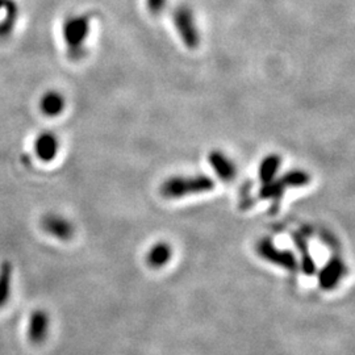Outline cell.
I'll use <instances>...</instances> for the list:
<instances>
[{
  "label": "cell",
  "instance_id": "cell-14",
  "mask_svg": "<svg viewBox=\"0 0 355 355\" xmlns=\"http://www.w3.org/2000/svg\"><path fill=\"white\" fill-rule=\"evenodd\" d=\"M282 165V158L278 154H268L262 161L258 168V177L261 179L262 183L271 182L275 179L278 170Z\"/></svg>",
  "mask_w": 355,
  "mask_h": 355
},
{
  "label": "cell",
  "instance_id": "cell-7",
  "mask_svg": "<svg viewBox=\"0 0 355 355\" xmlns=\"http://www.w3.org/2000/svg\"><path fill=\"white\" fill-rule=\"evenodd\" d=\"M41 229L53 239L60 241H69L74 236L73 224L57 214H48L41 218Z\"/></svg>",
  "mask_w": 355,
  "mask_h": 355
},
{
  "label": "cell",
  "instance_id": "cell-8",
  "mask_svg": "<svg viewBox=\"0 0 355 355\" xmlns=\"http://www.w3.org/2000/svg\"><path fill=\"white\" fill-rule=\"evenodd\" d=\"M346 274V265L340 257H331L318 272V284L324 291H330L338 286Z\"/></svg>",
  "mask_w": 355,
  "mask_h": 355
},
{
  "label": "cell",
  "instance_id": "cell-6",
  "mask_svg": "<svg viewBox=\"0 0 355 355\" xmlns=\"http://www.w3.org/2000/svg\"><path fill=\"white\" fill-rule=\"evenodd\" d=\"M33 153L42 164H51L60 153V139L51 130L38 133L33 141Z\"/></svg>",
  "mask_w": 355,
  "mask_h": 355
},
{
  "label": "cell",
  "instance_id": "cell-11",
  "mask_svg": "<svg viewBox=\"0 0 355 355\" xmlns=\"http://www.w3.org/2000/svg\"><path fill=\"white\" fill-rule=\"evenodd\" d=\"M292 240L295 242L299 253H300V267L303 270L305 275L311 277L316 272V262L313 259V257L311 255L309 252V246H308V241L305 239L304 234L299 233V232H293L292 233Z\"/></svg>",
  "mask_w": 355,
  "mask_h": 355
},
{
  "label": "cell",
  "instance_id": "cell-2",
  "mask_svg": "<svg viewBox=\"0 0 355 355\" xmlns=\"http://www.w3.org/2000/svg\"><path fill=\"white\" fill-rule=\"evenodd\" d=\"M62 33L70 58H80L85 51V42L89 35V15H78L69 17L64 21Z\"/></svg>",
  "mask_w": 355,
  "mask_h": 355
},
{
  "label": "cell",
  "instance_id": "cell-15",
  "mask_svg": "<svg viewBox=\"0 0 355 355\" xmlns=\"http://www.w3.org/2000/svg\"><path fill=\"white\" fill-rule=\"evenodd\" d=\"M283 190L287 189H297V187H304L309 184L311 182V175L304 171V170H290L284 173L282 177L277 179Z\"/></svg>",
  "mask_w": 355,
  "mask_h": 355
},
{
  "label": "cell",
  "instance_id": "cell-9",
  "mask_svg": "<svg viewBox=\"0 0 355 355\" xmlns=\"http://www.w3.org/2000/svg\"><path fill=\"white\" fill-rule=\"evenodd\" d=\"M64 108L66 99L57 89L45 91L38 101V110L45 117H58L60 114H64Z\"/></svg>",
  "mask_w": 355,
  "mask_h": 355
},
{
  "label": "cell",
  "instance_id": "cell-17",
  "mask_svg": "<svg viewBox=\"0 0 355 355\" xmlns=\"http://www.w3.org/2000/svg\"><path fill=\"white\" fill-rule=\"evenodd\" d=\"M8 1H10V0H0V10H3V8L8 4Z\"/></svg>",
  "mask_w": 355,
  "mask_h": 355
},
{
  "label": "cell",
  "instance_id": "cell-16",
  "mask_svg": "<svg viewBox=\"0 0 355 355\" xmlns=\"http://www.w3.org/2000/svg\"><path fill=\"white\" fill-rule=\"evenodd\" d=\"M166 3H167V0H146L148 10L154 16L161 15V12L165 10Z\"/></svg>",
  "mask_w": 355,
  "mask_h": 355
},
{
  "label": "cell",
  "instance_id": "cell-12",
  "mask_svg": "<svg viewBox=\"0 0 355 355\" xmlns=\"http://www.w3.org/2000/svg\"><path fill=\"white\" fill-rule=\"evenodd\" d=\"M13 286V267L10 262L0 265V311L4 309L11 300Z\"/></svg>",
  "mask_w": 355,
  "mask_h": 355
},
{
  "label": "cell",
  "instance_id": "cell-3",
  "mask_svg": "<svg viewBox=\"0 0 355 355\" xmlns=\"http://www.w3.org/2000/svg\"><path fill=\"white\" fill-rule=\"evenodd\" d=\"M173 23L186 48L196 49L200 45V33L195 23V17L190 7L187 6L177 7L173 11Z\"/></svg>",
  "mask_w": 355,
  "mask_h": 355
},
{
  "label": "cell",
  "instance_id": "cell-13",
  "mask_svg": "<svg viewBox=\"0 0 355 355\" xmlns=\"http://www.w3.org/2000/svg\"><path fill=\"white\" fill-rule=\"evenodd\" d=\"M173 250L168 243L158 242L153 246L146 255V262L152 268H162L171 259Z\"/></svg>",
  "mask_w": 355,
  "mask_h": 355
},
{
  "label": "cell",
  "instance_id": "cell-4",
  "mask_svg": "<svg viewBox=\"0 0 355 355\" xmlns=\"http://www.w3.org/2000/svg\"><path fill=\"white\" fill-rule=\"evenodd\" d=\"M255 249L258 255L268 263H272L275 266L282 267L288 271H295L299 267L297 258L295 254L290 250L279 249L270 239H263L258 241Z\"/></svg>",
  "mask_w": 355,
  "mask_h": 355
},
{
  "label": "cell",
  "instance_id": "cell-1",
  "mask_svg": "<svg viewBox=\"0 0 355 355\" xmlns=\"http://www.w3.org/2000/svg\"><path fill=\"white\" fill-rule=\"evenodd\" d=\"M215 189V180L208 175L168 178L161 186V195L166 199H180L191 195H199Z\"/></svg>",
  "mask_w": 355,
  "mask_h": 355
},
{
  "label": "cell",
  "instance_id": "cell-5",
  "mask_svg": "<svg viewBox=\"0 0 355 355\" xmlns=\"http://www.w3.org/2000/svg\"><path fill=\"white\" fill-rule=\"evenodd\" d=\"M51 329V318L46 311L35 309L26 321V341L33 346H41L46 343Z\"/></svg>",
  "mask_w": 355,
  "mask_h": 355
},
{
  "label": "cell",
  "instance_id": "cell-10",
  "mask_svg": "<svg viewBox=\"0 0 355 355\" xmlns=\"http://www.w3.org/2000/svg\"><path fill=\"white\" fill-rule=\"evenodd\" d=\"M208 162L218 178H221L224 182H232L237 175L236 165L232 162L229 157L220 150H212L209 153Z\"/></svg>",
  "mask_w": 355,
  "mask_h": 355
}]
</instances>
